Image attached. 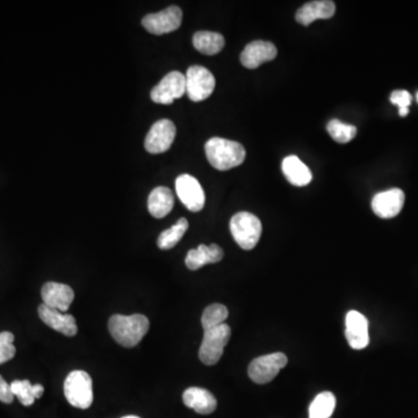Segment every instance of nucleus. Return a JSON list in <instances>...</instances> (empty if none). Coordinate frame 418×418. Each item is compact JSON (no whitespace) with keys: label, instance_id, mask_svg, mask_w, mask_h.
Returning a JSON list of instances; mask_svg holds the SVG:
<instances>
[{"label":"nucleus","instance_id":"f257e3e1","mask_svg":"<svg viewBox=\"0 0 418 418\" xmlns=\"http://www.w3.org/2000/svg\"><path fill=\"white\" fill-rule=\"evenodd\" d=\"M149 320L142 314L113 315L108 321V330L116 343L123 347H134L149 331Z\"/></svg>","mask_w":418,"mask_h":418},{"label":"nucleus","instance_id":"f03ea898","mask_svg":"<svg viewBox=\"0 0 418 418\" xmlns=\"http://www.w3.org/2000/svg\"><path fill=\"white\" fill-rule=\"evenodd\" d=\"M205 150L210 165L219 171H227L240 165L247 155L242 144L221 138H210Z\"/></svg>","mask_w":418,"mask_h":418},{"label":"nucleus","instance_id":"7ed1b4c3","mask_svg":"<svg viewBox=\"0 0 418 418\" xmlns=\"http://www.w3.org/2000/svg\"><path fill=\"white\" fill-rule=\"evenodd\" d=\"M64 395L72 407L88 409L93 403V382L85 371H72L64 381Z\"/></svg>","mask_w":418,"mask_h":418},{"label":"nucleus","instance_id":"20e7f679","mask_svg":"<svg viewBox=\"0 0 418 418\" xmlns=\"http://www.w3.org/2000/svg\"><path fill=\"white\" fill-rule=\"evenodd\" d=\"M230 231L242 249L253 250L262 236V222L251 213L240 212L231 218Z\"/></svg>","mask_w":418,"mask_h":418},{"label":"nucleus","instance_id":"39448f33","mask_svg":"<svg viewBox=\"0 0 418 418\" xmlns=\"http://www.w3.org/2000/svg\"><path fill=\"white\" fill-rule=\"evenodd\" d=\"M230 336V327L225 323L205 331L203 343L199 350V359L201 362L208 366L215 365L216 362H219Z\"/></svg>","mask_w":418,"mask_h":418},{"label":"nucleus","instance_id":"423d86ee","mask_svg":"<svg viewBox=\"0 0 418 418\" xmlns=\"http://www.w3.org/2000/svg\"><path fill=\"white\" fill-rule=\"evenodd\" d=\"M287 362L286 355L281 352L258 357L253 359L250 364L248 373L253 382L259 384H267L279 374V372L284 369Z\"/></svg>","mask_w":418,"mask_h":418},{"label":"nucleus","instance_id":"0eeeda50","mask_svg":"<svg viewBox=\"0 0 418 418\" xmlns=\"http://www.w3.org/2000/svg\"><path fill=\"white\" fill-rule=\"evenodd\" d=\"M186 93L194 103H199L210 97L215 88V77L206 68L193 66L186 72Z\"/></svg>","mask_w":418,"mask_h":418},{"label":"nucleus","instance_id":"6e6552de","mask_svg":"<svg viewBox=\"0 0 418 418\" xmlns=\"http://www.w3.org/2000/svg\"><path fill=\"white\" fill-rule=\"evenodd\" d=\"M183 20V11L178 6H170L158 13L144 16L142 25L149 33L163 35L177 31Z\"/></svg>","mask_w":418,"mask_h":418},{"label":"nucleus","instance_id":"1a4fd4ad","mask_svg":"<svg viewBox=\"0 0 418 418\" xmlns=\"http://www.w3.org/2000/svg\"><path fill=\"white\" fill-rule=\"evenodd\" d=\"M186 93V78L179 71H171L151 91L153 103L171 105Z\"/></svg>","mask_w":418,"mask_h":418},{"label":"nucleus","instance_id":"9d476101","mask_svg":"<svg viewBox=\"0 0 418 418\" xmlns=\"http://www.w3.org/2000/svg\"><path fill=\"white\" fill-rule=\"evenodd\" d=\"M175 192L183 205L190 212H200L205 207V190L199 181L192 175H179L175 179Z\"/></svg>","mask_w":418,"mask_h":418},{"label":"nucleus","instance_id":"9b49d317","mask_svg":"<svg viewBox=\"0 0 418 418\" xmlns=\"http://www.w3.org/2000/svg\"><path fill=\"white\" fill-rule=\"evenodd\" d=\"M175 133L177 129L171 120H160L156 123H153L146 136L144 148L148 153H153V155L165 153L171 148L175 138Z\"/></svg>","mask_w":418,"mask_h":418},{"label":"nucleus","instance_id":"f8f14e48","mask_svg":"<svg viewBox=\"0 0 418 418\" xmlns=\"http://www.w3.org/2000/svg\"><path fill=\"white\" fill-rule=\"evenodd\" d=\"M404 199V193L399 188L384 190L374 195L372 200V209L381 219H392L402 210Z\"/></svg>","mask_w":418,"mask_h":418},{"label":"nucleus","instance_id":"ddd939ff","mask_svg":"<svg viewBox=\"0 0 418 418\" xmlns=\"http://www.w3.org/2000/svg\"><path fill=\"white\" fill-rule=\"evenodd\" d=\"M345 337L355 350L365 349L369 343V321L362 312L351 310L345 320Z\"/></svg>","mask_w":418,"mask_h":418},{"label":"nucleus","instance_id":"4468645a","mask_svg":"<svg viewBox=\"0 0 418 418\" xmlns=\"http://www.w3.org/2000/svg\"><path fill=\"white\" fill-rule=\"evenodd\" d=\"M278 50L267 41H253L240 53V62L248 69H256L264 63L275 60Z\"/></svg>","mask_w":418,"mask_h":418},{"label":"nucleus","instance_id":"2eb2a0df","mask_svg":"<svg viewBox=\"0 0 418 418\" xmlns=\"http://www.w3.org/2000/svg\"><path fill=\"white\" fill-rule=\"evenodd\" d=\"M41 297L46 306L66 312L69 310L75 300V292L68 285L51 281L44 285L41 290Z\"/></svg>","mask_w":418,"mask_h":418},{"label":"nucleus","instance_id":"dca6fc26","mask_svg":"<svg viewBox=\"0 0 418 418\" xmlns=\"http://www.w3.org/2000/svg\"><path fill=\"white\" fill-rule=\"evenodd\" d=\"M39 316L44 325H47L55 331H58L64 336L73 337L77 335L78 327L76 323L75 317L70 314L60 312L57 309L50 308L42 303L39 307Z\"/></svg>","mask_w":418,"mask_h":418},{"label":"nucleus","instance_id":"f3484780","mask_svg":"<svg viewBox=\"0 0 418 418\" xmlns=\"http://www.w3.org/2000/svg\"><path fill=\"white\" fill-rule=\"evenodd\" d=\"M183 402L188 408L193 409L200 415H209L215 412L218 401L209 390L190 387L183 394Z\"/></svg>","mask_w":418,"mask_h":418},{"label":"nucleus","instance_id":"a211bd4d","mask_svg":"<svg viewBox=\"0 0 418 418\" xmlns=\"http://www.w3.org/2000/svg\"><path fill=\"white\" fill-rule=\"evenodd\" d=\"M336 12V5L330 0H317L303 5L297 12L295 19L301 25L309 26L319 19H330Z\"/></svg>","mask_w":418,"mask_h":418},{"label":"nucleus","instance_id":"6ab92c4d","mask_svg":"<svg viewBox=\"0 0 418 418\" xmlns=\"http://www.w3.org/2000/svg\"><path fill=\"white\" fill-rule=\"evenodd\" d=\"M222 258H223V250L218 244H212V245L201 244L198 249L188 251V256L185 259V264L190 271H197L206 264L219 262Z\"/></svg>","mask_w":418,"mask_h":418},{"label":"nucleus","instance_id":"aec40b11","mask_svg":"<svg viewBox=\"0 0 418 418\" xmlns=\"http://www.w3.org/2000/svg\"><path fill=\"white\" fill-rule=\"evenodd\" d=\"M175 205V198L172 190L168 188H156L151 190L148 198V209L153 218L163 219L165 218Z\"/></svg>","mask_w":418,"mask_h":418},{"label":"nucleus","instance_id":"412c9836","mask_svg":"<svg viewBox=\"0 0 418 418\" xmlns=\"http://www.w3.org/2000/svg\"><path fill=\"white\" fill-rule=\"evenodd\" d=\"M282 172L290 184L297 188L308 185L312 179V171L297 156H288L282 162Z\"/></svg>","mask_w":418,"mask_h":418},{"label":"nucleus","instance_id":"4be33fe9","mask_svg":"<svg viewBox=\"0 0 418 418\" xmlns=\"http://www.w3.org/2000/svg\"><path fill=\"white\" fill-rule=\"evenodd\" d=\"M193 46L205 55H215L225 47V38L216 31H200L193 35Z\"/></svg>","mask_w":418,"mask_h":418},{"label":"nucleus","instance_id":"5701e85b","mask_svg":"<svg viewBox=\"0 0 418 418\" xmlns=\"http://www.w3.org/2000/svg\"><path fill=\"white\" fill-rule=\"evenodd\" d=\"M14 397H18L22 406L29 407L35 402V399H40L44 393L42 384H31L29 380H14L11 384Z\"/></svg>","mask_w":418,"mask_h":418},{"label":"nucleus","instance_id":"b1692460","mask_svg":"<svg viewBox=\"0 0 418 418\" xmlns=\"http://www.w3.org/2000/svg\"><path fill=\"white\" fill-rule=\"evenodd\" d=\"M188 229V220L181 218L171 228L163 231L162 234L157 238V245L162 250H170L175 248L184 238Z\"/></svg>","mask_w":418,"mask_h":418},{"label":"nucleus","instance_id":"393cba45","mask_svg":"<svg viewBox=\"0 0 418 418\" xmlns=\"http://www.w3.org/2000/svg\"><path fill=\"white\" fill-rule=\"evenodd\" d=\"M336 408V397L331 392H323L309 407V418H330Z\"/></svg>","mask_w":418,"mask_h":418},{"label":"nucleus","instance_id":"a878e982","mask_svg":"<svg viewBox=\"0 0 418 418\" xmlns=\"http://www.w3.org/2000/svg\"><path fill=\"white\" fill-rule=\"evenodd\" d=\"M228 315L229 312L227 307L220 305V303H213L203 310V317H201L203 330H210V329L223 325L225 320L228 319Z\"/></svg>","mask_w":418,"mask_h":418},{"label":"nucleus","instance_id":"bb28decb","mask_svg":"<svg viewBox=\"0 0 418 418\" xmlns=\"http://www.w3.org/2000/svg\"><path fill=\"white\" fill-rule=\"evenodd\" d=\"M327 129H328L331 138H334L338 143H349L350 141L356 138V127L344 123L337 119L331 120L327 126Z\"/></svg>","mask_w":418,"mask_h":418},{"label":"nucleus","instance_id":"cd10ccee","mask_svg":"<svg viewBox=\"0 0 418 418\" xmlns=\"http://www.w3.org/2000/svg\"><path fill=\"white\" fill-rule=\"evenodd\" d=\"M13 342H14V335L12 332L10 331L0 332V365L10 362L11 359L16 356V349Z\"/></svg>","mask_w":418,"mask_h":418},{"label":"nucleus","instance_id":"c85d7f7f","mask_svg":"<svg viewBox=\"0 0 418 418\" xmlns=\"http://www.w3.org/2000/svg\"><path fill=\"white\" fill-rule=\"evenodd\" d=\"M412 94L409 93L408 91H394L392 96H390V101L394 105L399 106V110H401V108H409L410 103H412Z\"/></svg>","mask_w":418,"mask_h":418},{"label":"nucleus","instance_id":"c756f323","mask_svg":"<svg viewBox=\"0 0 418 418\" xmlns=\"http://www.w3.org/2000/svg\"><path fill=\"white\" fill-rule=\"evenodd\" d=\"M13 399H14V395L11 390V384H7L0 375V401L4 403H12Z\"/></svg>","mask_w":418,"mask_h":418},{"label":"nucleus","instance_id":"7c9ffc66","mask_svg":"<svg viewBox=\"0 0 418 418\" xmlns=\"http://www.w3.org/2000/svg\"><path fill=\"white\" fill-rule=\"evenodd\" d=\"M122 418H141V417H138V416L129 415V416H125V417H122Z\"/></svg>","mask_w":418,"mask_h":418},{"label":"nucleus","instance_id":"2f4dec72","mask_svg":"<svg viewBox=\"0 0 418 418\" xmlns=\"http://www.w3.org/2000/svg\"><path fill=\"white\" fill-rule=\"evenodd\" d=\"M416 98H417V101H418V92H417V97H416Z\"/></svg>","mask_w":418,"mask_h":418}]
</instances>
